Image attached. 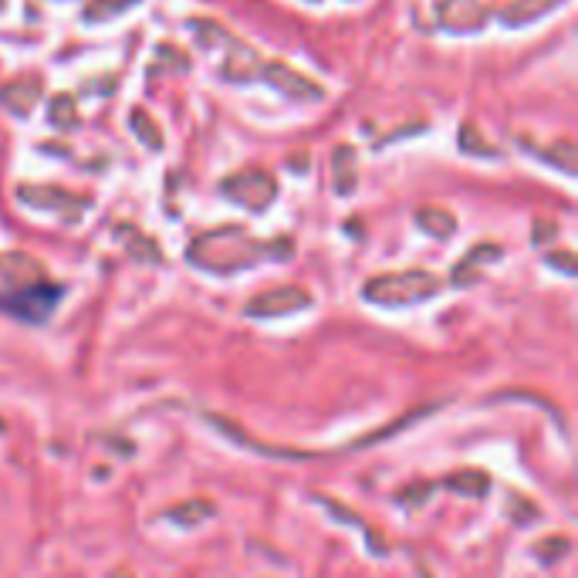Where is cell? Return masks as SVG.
<instances>
[{"mask_svg": "<svg viewBox=\"0 0 578 578\" xmlns=\"http://www.w3.org/2000/svg\"><path fill=\"white\" fill-rule=\"evenodd\" d=\"M440 291V281L433 274H393V278H376L366 288V298L376 305H416Z\"/></svg>", "mask_w": 578, "mask_h": 578, "instance_id": "obj_1", "label": "cell"}, {"mask_svg": "<svg viewBox=\"0 0 578 578\" xmlns=\"http://www.w3.org/2000/svg\"><path fill=\"white\" fill-rule=\"evenodd\" d=\"M58 298H61V288L34 281L24 291H17V295L4 298V305H7V311H14V315L28 318V322H44V318L51 315V308H55Z\"/></svg>", "mask_w": 578, "mask_h": 578, "instance_id": "obj_2", "label": "cell"}, {"mask_svg": "<svg viewBox=\"0 0 578 578\" xmlns=\"http://www.w3.org/2000/svg\"><path fill=\"white\" fill-rule=\"evenodd\" d=\"M308 295L298 288H281V291H268L257 301L247 305V315H257V318H271V315H284V311H298L308 305Z\"/></svg>", "mask_w": 578, "mask_h": 578, "instance_id": "obj_3", "label": "cell"}, {"mask_svg": "<svg viewBox=\"0 0 578 578\" xmlns=\"http://www.w3.org/2000/svg\"><path fill=\"white\" fill-rule=\"evenodd\" d=\"M447 487L464 497H484L487 487H491V477L484 470H460V474L447 477Z\"/></svg>", "mask_w": 578, "mask_h": 578, "instance_id": "obj_4", "label": "cell"}]
</instances>
